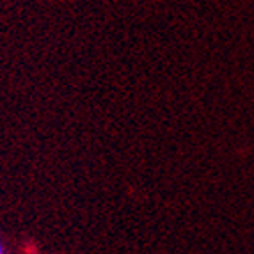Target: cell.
Masks as SVG:
<instances>
[{
	"label": "cell",
	"instance_id": "cell-1",
	"mask_svg": "<svg viewBox=\"0 0 254 254\" xmlns=\"http://www.w3.org/2000/svg\"><path fill=\"white\" fill-rule=\"evenodd\" d=\"M4 244H2V242H0V254H2V253H4Z\"/></svg>",
	"mask_w": 254,
	"mask_h": 254
}]
</instances>
